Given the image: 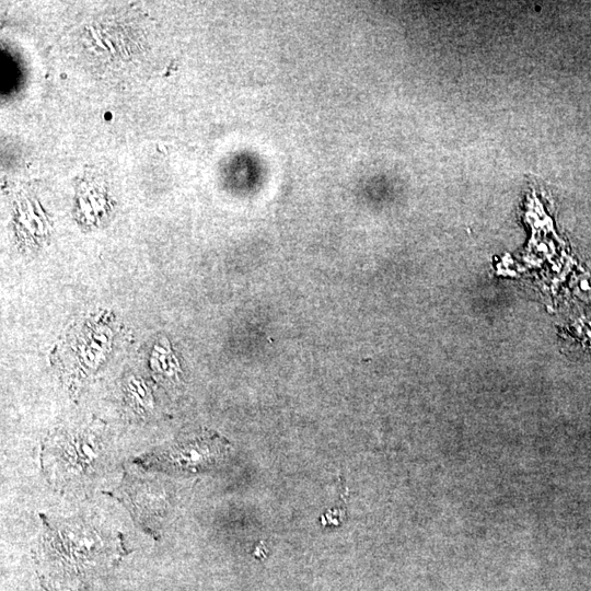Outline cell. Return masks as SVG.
Here are the masks:
<instances>
[{
	"instance_id": "1",
	"label": "cell",
	"mask_w": 591,
	"mask_h": 591,
	"mask_svg": "<svg viewBox=\"0 0 591 591\" xmlns=\"http://www.w3.org/2000/svg\"><path fill=\"white\" fill-rule=\"evenodd\" d=\"M124 554L119 537L90 525L47 528L38 557L39 576L49 591H77L111 568Z\"/></svg>"
},
{
	"instance_id": "2",
	"label": "cell",
	"mask_w": 591,
	"mask_h": 591,
	"mask_svg": "<svg viewBox=\"0 0 591 591\" xmlns=\"http://www.w3.org/2000/svg\"><path fill=\"white\" fill-rule=\"evenodd\" d=\"M228 449L225 439L204 430L178 440L167 451L155 456V461L163 467L197 473L213 467L224 457Z\"/></svg>"
}]
</instances>
